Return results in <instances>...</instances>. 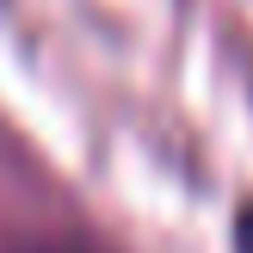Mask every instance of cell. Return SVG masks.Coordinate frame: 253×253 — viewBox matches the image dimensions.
I'll return each instance as SVG.
<instances>
[{
  "label": "cell",
  "instance_id": "1",
  "mask_svg": "<svg viewBox=\"0 0 253 253\" xmlns=\"http://www.w3.org/2000/svg\"><path fill=\"white\" fill-rule=\"evenodd\" d=\"M0 253H118V247H105L93 229H25L6 235Z\"/></svg>",
  "mask_w": 253,
  "mask_h": 253
},
{
  "label": "cell",
  "instance_id": "2",
  "mask_svg": "<svg viewBox=\"0 0 253 253\" xmlns=\"http://www.w3.org/2000/svg\"><path fill=\"white\" fill-rule=\"evenodd\" d=\"M235 253H253V204L235 210Z\"/></svg>",
  "mask_w": 253,
  "mask_h": 253
}]
</instances>
